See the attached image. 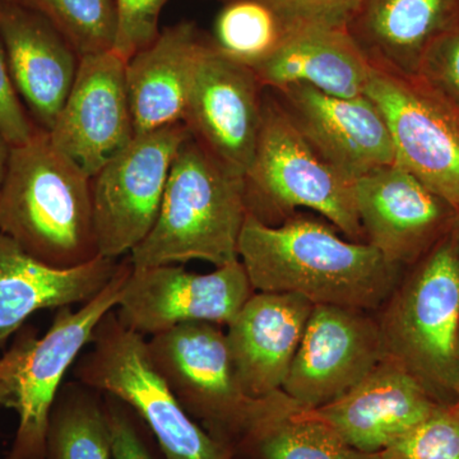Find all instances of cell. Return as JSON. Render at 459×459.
Instances as JSON below:
<instances>
[{
    "label": "cell",
    "mask_w": 459,
    "mask_h": 459,
    "mask_svg": "<svg viewBox=\"0 0 459 459\" xmlns=\"http://www.w3.org/2000/svg\"><path fill=\"white\" fill-rule=\"evenodd\" d=\"M452 0H367L358 18L374 65L418 74L440 36ZM356 18V20H358Z\"/></svg>",
    "instance_id": "obj_23"
},
{
    "label": "cell",
    "mask_w": 459,
    "mask_h": 459,
    "mask_svg": "<svg viewBox=\"0 0 459 459\" xmlns=\"http://www.w3.org/2000/svg\"><path fill=\"white\" fill-rule=\"evenodd\" d=\"M247 216L244 177L189 134L172 162L155 226L129 262L143 268L204 261L217 268L240 261Z\"/></svg>",
    "instance_id": "obj_4"
},
{
    "label": "cell",
    "mask_w": 459,
    "mask_h": 459,
    "mask_svg": "<svg viewBox=\"0 0 459 459\" xmlns=\"http://www.w3.org/2000/svg\"><path fill=\"white\" fill-rule=\"evenodd\" d=\"M0 232L50 267H78L100 255L91 178L54 146L44 129L9 147Z\"/></svg>",
    "instance_id": "obj_2"
},
{
    "label": "cell",
    "mask_w": 459,
    "mask_h": 459,
    "mask_svg": "<svg viewBox=\"0 0 459 459\" xmlns=\"http://www.w3.org/2000/svg\"><path fill=\"white\" fill-rule=\"evenodd\" d=\"M42 459H114L105 394L65 383L51 406Z\"/></svg>",
    "instance_id": "obj_24"
},
{
    "label": "cell",
    "mask_w": 459,
    "mask_h": 459,
    "mask_svg": "<svg viewBox=\"0 0 459 459\" xmlns=\"http://www.w3.org/2000/svg\"><path fill=\"white\" fill-rule=\"evenodd\" d=\"M367 455L300 409L259 428L234 459H367Z\"/></svg>",
    "instance_id": "obj_25"
},
{
    "label": "cell",
    "mask_w": 459,
    "mask_h": 459,
    "mask_svg": "<svg viewBox=\"0 0 459 459\" xmlns=\"http://www.w3.org/2000/svg\"><path fill=\"white\" fill-rule=\"evenodd\" d=\"M38 131L30 122L11 74L4 48L0 41V137L9 147L25 143Z\"/></svg>",
    "instance_id": "obj_33"
},
{
    "label": "cell",
    "mask_w": 459,
    "mask_h": 459,
    "mask_svg": "<svg viewBox=\"0 0 459 459\" xmlns=\"http://www.w3.org/2000/svg\"><path fill=\"white\" fill-rule=\"evenodd\" d=\"M455 238H457V243H458V247H459V213H458L457 222H455Z\"/></svg>",
    "instance_id": "obj_35"
},
{
    "label": "cell",
    "mask_w": 459,
    "mask_h": 459,
    "mask_svg": "<svg viewBox=\"0 0 459 459\" xmlns=\"http://www.w3.org/2000/svg\"><path fill=\"white\" fill-rule=\"evenodd\" d=\"M313 307L300 295L255 291L231 320L230 358L247 395L282 391Z\"/></svg>",
    "instance_id": "obj_18"
},
{
    "label": "cell",
    "mask_w": 459,
    "mask_h": 459,
    "mask_svg": "<svg viewBox=\"0 0 459 459\" xmlns=\"http://www.w3.org/2000/svg\"><path fill=\"white\" fill-rule=\"evenodd\" d=\"M9 156V144L0 137V190L4 183L5 171H7Z\"/></svg>",
    "instance_id": "obj_34"
},
{
    "label": "cell",
    "mask_w": 459,
    "mask_h": 459,
    "mask_svg": "<svg viewBox=\"0 0 459 459\" xmlns=\"http://www.w3.org/2000/svg\"><path fill=\"white\" fill-rule=\"evenodd\" d=\"M280 17L287 31L299 27L349 29L367 0H261Z\"/></svg>",
    "instance_id": "obj_29"
},
{
    "label": "cell",
    "mask_w": 459,
    "mask_h": 459,
    "mask_svg": "<svg viewBox=\"0 0 459 459\" xmlns=\"http://www.w3.org/2000/svg\"><path fill=\"white\" fill-rule=\"evenodd\" d=\"M119 264L99 255L78 267H50L0 232V344L36 312L92 300L114 279Z\"/></svg>",
    "instance_id": "obj_20"
},
{
    "label": "cell",
    "mask_w": 459,
    "mask_h": 459,
    "mask_svg": "<svg viewBox=\"0 0 459 459\" xmlns=\"http://www.w3.org/2000/svg\"><path fill=\"white\" fill-rule=\"evenodd\" d=\"M459 108V31H448L429 48L419 74Z\"/></svg>",
    "instance_id": "obj_32"
},
{
    "label": "cell",
    "mask_w": 459,
    "mask_h": 459,
    "mask_svg": "<svg viewBox=\"0 0 459 459\" xmlns=\"http://www.w3.org/2000/svg\"><path fill=\"white\" fill-rule=\"evenodd\" d=\"M238 258L255 291L289 292L314 305L369 312L379 309L406 270L369 244L340 237L327 220L305 213L279 226L247 213Z\"/></svg>",
    "instance_id": "obj_1"
},
{
    "label": "cell",
    "mask_w": 459,
    "mask_h": 459,
    "mask_svg": "<svg viewBox=\"0 0 459 459\" xmlns=\"http://www.w3.org/2000/svg\"><path fill=\"white\" fill-rule=\"evenodd\" d=\"M365 240L386 261L410 267L455 229L458 211L398 164L355 180Z\"/></svg>",
    "instance_id": "obj_14"
},
{
    "label": "cell",
    "mask_w": 459,
    "mask_h": 459,
    "mask_svg": "<svg viewBox=\"0 0 459 459\" xmlns=\"http://www.w3.org/2000/svg\"><path fill=\"white\" fill-rule=\"evenodd\" d=\"M383 359L437 403L459 400V247L455 229L404 270L376 310Z\"/></svg>",
    "instance_id": "obj_3"
},
{
    "label": "cell",
    "mask_w": 459,
    "mask_h": 459,
    "mask_svg": "<svg viewBox=\"0 0 459 459\" xmlns=\"http://www.w3.org/2000/svg\"><path fill=\"white\" fill-rule=\"evenodd\" d=\"M132 264L120 263L114 279L80 309L60 307L44 336L23 325L0 358V407L14 410L18 427L5 459H42L51 406L66 371L91 343L101 319L117 307Z\"/></svg>",
    "instance_id": "obj_7"
},
{
    "label": "cell",
    "mask_w": 459,
    "mask_h": 459,
    "mask_svg": "<svg viewBox=\"0 0 459 459\" xmlns=\"http://www.w3.org/2000/svg\"><path fill=\"white\" fill-rule=\"evenodd\" d=\"M440 406L400 365L383 359L351 391L307 412L356 451L371 455L394 444Z\"/></svg>",
    "instance_id": "obj_17"
},
{
    "label": "cell",
    "mask_w": 459,
    "mask_h": 459,
    "mask_svg": "<svg viewBox=\"0 0 459 459\" xmlns=\"http://www.w3.org/2000/svg\"><path fill=\"white\" fill-rule=\"evenodd\" d=\"M90 344L75 361V379L131 406L166 459H232L183 409L151 360L146 338L126 328L115 309L99 323Z\"/></svg>",
    "instance_id": "obj_8"
},
{
    "label": "cell",
    "mask_w": 459,
    "mask_h": 459,
    "mask_svg": "<svg viewBox=\"0 0 459 459\" xmlns=\"http://www.w3.org/2000/svg\"><path fill=\"white\" fill-rule=\"evenodd\" d=\"M105 394L114 459H166L155 437L131 406Z\"/></svg>",
    "instance_id": "obj_30"
},
{
    "label": "cell",
    "mask_w": 459,
    "mask_h": 459,
    "mask_svg": "<svg viewBox=\"0 0 459 459\" xmlns=\"http://www.w3.org/2000/svg\"><path fill=\"white\" fill-rule=\"evenodd\" d=\"M368 96L385 115L395 164L459 212V108L420 74L374 65Z\"/></svg>",
    "instance_id": "obj_9"
},
{
    "label": "cell",
    "mask_w": 459,
    "mask_h": 459,
    "mask_svg": "<svg viewBox=\"0 0 459 459\" xmlns=\"http://www.w3.org/2000/svg\"><path fill=\"white\" fill-rule=\"evenodd\" d=\"M189 134L186 124L178 123L135 135L91 179L100 255H129L150 234L175 155Z\"/></svg>",
    "instance_id": "obj_10"
},
{
    "label": "cell",
    "mask_w": 459,
    "mask_h": 459,
    "mask_svg": "<svg viewBox=\"0 0 459 459\" xmlns=\"http://www.w3.org/2000/svg\"><path fill=\"white\" fill-rule=\"evenodd\" d=\"M147 344L151 360L183 409L232 459L263 425L303 409L283 391L261 398L246 394L221 325L184 323Z\"/></svg>",
    "instance_id": "obj_5"
},
{
    "label": "cell",
    "mask_w": 459,
    "mask_h": 459,
    "mask_svg": "<svg viewBox=\"0 0 459 459\" xmlns=\"http://www.w3.org/2000/svg\"><path fill=\"white\" fill-rule=\"evenodd\" d=\"M247 213L279 226L300 208L325 217L343 237L367 243L349 179L316 152L276 98L263 96L261 133L244 177Z\"/></svg>",
    "instance_id": "obj_6"
},
{
    "label": "cell",
    "mask_w": 459,
    "mask_h": 459,
    "mask_svg": "<svg viewBox=\"0 0 459 459\" xmlns=\"http://www.w3.org/2000/svg\"><path fill=\"white\" fill-rule=\"evenodd\" d=\"M271 91L310 146L349 179L395 164L388 123L367 95L337 98L307 84Z\"/></svg>",
    "instance_id": "obj_16"
},
{
    "label": "cell",
    "mask_w": 459,
    "mask_h": 459,
    "mask_svg": "<svg viewBox=\"0 0 459 459\" xmlns=\"http://www.w3.org/2000/svg\"><path fill=\"white\" fill-rule=\"evenodd\" d=\"M0 2H13V0H0Z\"/></svg>",
    "instance_id": "obj_36"
},
{
    "label": "cell",
    "mask_w": 459,
    "mask_h": 459,
    "mask_svg": "<svg viewBox=\"0 0 459 459\" xmlns=\"http://www.w3.org/2000/svg\"><path fill=\"white\" fill-rule=\"evenodd\" d=\"M263 90L252 68L207 44L183 123L211 155L241 177L249 170L258 144Z\"/></svg>",
    "instance_id": "obj_15"
},
{
    "label": "cell",
    "mask_w": 459,
    "mask_h": 459,
    "mask_svg": "<svg viewBox=\"0 0 459 459\" xmlns=\"http://www.w3.org/2000/svg\"><path fill=\"white\" fill-rule=\"evenodd\" d=\"M117 33L114 51L128 62L159 36V21L168 0H114Z\"/></svg>",
    "instance_id": "obj_31"
},
{
    "label": "cell",
    "mask_w": 459,
    "mask_h": 459,
    "mask_svg": "<svg viewBox=\"0 0 459 459\" xmlns=\"http://www.w3.org/2000/svg\"><path fill=\"white\" fill-rule=\"evenodd\" d=\"M373 63L349 29L299 27L289 30L280 47L253 69L263 89L307 84L337 98L367 92Z\"/></svg>",
    "instance_id": "obj_21"
},
{
    "label": "cell",
    "mask_w": 459,
    "mask_h": 459,
    "mask_svg": "<svg viewBox=\"0 0 459 459\" xmlns=\"http://www.w3.org/2000/svg\"><path fill=\"white\" fill-rule=\"evenodd\" d=\"M255 292L240 261L210 273L178 264L132 265L115 312L126 328L142 336H156L184 323L228 327Z\"/></svg>",
    "instance_id": "obj_11"
},
{
    "label": "cell",
    "mask_w": 459,
    "mask_h": 459,
    "mask_svg": "<svg viewBox=\"0 0 459 459\" xmlns=\"http://www.w3.org/2000/svg\"><path fill=\"white\" fill-rule=\"evenodd\" d=\"M382 360L373 312L314 305L282 391L305 410L319 409L351 391Z\"/></svg>",
    "instance_id": "obj_12"
},
{
    "label": "cell",
    "mask_w": 459,
    "mask_h": 459,
    "mask_svg": "<svg viewBox=\"0 0 459 459\" xmlns=\"http://www.w3.org/2000/svg\"><path fill=\"white\" fill-rule=\"evenodd\" d=\"M126 63L114 50L80 57L71 92L48 132L91 179L135 137Z\"/></svg>",
    "instance_id": "obj_13"
},
{
    "label": "cell",
    "mask_w": 459,
    "mask_h": 459,
    "mask_svg": "<svg viewBox=\"0 0 459 459\" xmlns=\"http://www.w3.org/2000/svg\"><path fill=\"white\" fill-rule=\"evenodd\" d=\"M0 41L18 95L44 131L50 132L62 110L80 56L38 12L0 2Z\"/></svg>",
    "instance_id": "obj_19"
},
{
    "label": "cell",
    "mask_w": 459,
    "mask_h": 459,
    "mask_svg": "<svg viewBox=\"0 0 459 459\" xmlns=\"http://www.w3.org/2000/svg\"><path fill=\"white\" fill-rule=\"evenodd\" d=\"M287 29L261 0H230L214 22L213 47L255 69L280 47Z\"/></svg>",
    "instance_id": "obj_26"
},
{
    "label": "cell",
    "mask_w": 459,
    "mask_h": 459,
    "mask_svg": "<svg viewBox=\"0 0 459 459\" xmlns=\"http://www.w3.org/2000/svg\"><path fill=\"white\" fill-rule=\"evenodd\" d=\"M207 42L193 23L160 31L126 63V86L135 135L183 123L195 72Z\"/></svg>",
    "instance_id": "obj_22"
},
{
    "label": "cell",
    "mask_w": 459,
    "mask_h": 459,
    "mask_svg": "<svg viewBox=\"0 0 459 459\" xmlns=\"http://www.w3.org/2000/svg\"><path fill=\"white\" fill-rule=\"evenodd\" d=\"M56 27L78 56L114 50L117 13L114 0H29Z\"/></svg>",
    "instance_id": "obj_27"
},
{
    "label": "cell",
    "mask_w": 459,
    "mask_h": 459,
    "mask_svg": "<svg viewBox=\"0 0 459 459\" xmlns=\"http://www.w3.org/2000/svg\"><path fill=\"white\" fill-rule=\"evenodd\" d=\"M367 459H459V400L437 407L409 433Z\"/></svg>",
    "instance_id": "obj_28"
}]
</instances>
